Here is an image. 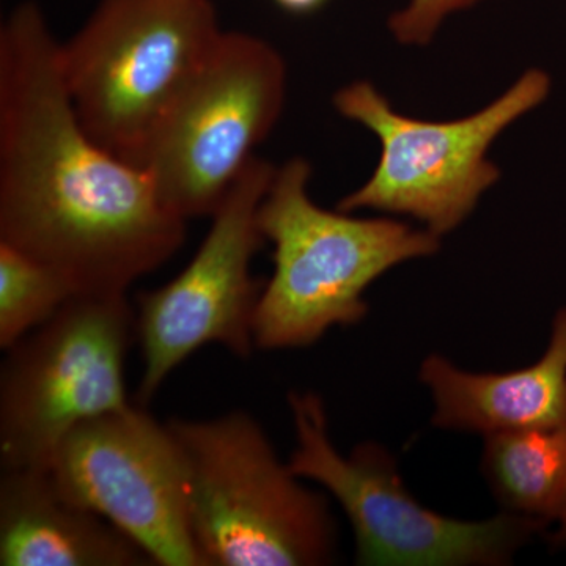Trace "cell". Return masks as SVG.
Wrapping results in <instances>:
<instances>
[{"instance_id":"7","label":"cell","mask_w":566,"mask_h":566,"mask_svg":"<svg viewBox=\"0 0 566 566\" xmlns=\"http://www.w3.org/2000/svg\"><path fill=\"white\" fill-rule=\"evenodd\" d=\"M137 337L126 294H77L7 349L0 370V464L39 468L84 420L133 405L125 363Z\"/></svg>"},{"instance_id":"13","label":"cell","mask_w":566,"mask_h":566,"mask_svg":"<svg viewBox=\"0 0 566 566\" xmlns=\"http://www.w3.org/2000/svg\"><path fill=\"white\" fill-rule=\"evenodd\" d=\"M482 472L501 512L556 527L566 517V424L485 436Z\"/></svg>"},{"instance_id":"4","label":"cell","mask_w":566,"mask_h":566,"mask_svg":"<svg viewBox=\"0 0 566 566\" xmlns=\"http://www.w3.org/2000/svg\"><path fill=\"white\" fill-rule=\"evenodd\" d=\"M222 35L210 0H99L84 28L61 43L63 77L85 132L140 167Z\"/></svg>"},{"instance_id":"12","label":"cell","mask_w":566,"mask_h":566,"mask_svg":"<svg viewBox=\"0 0 566 566\" xmlns=\"http://www.w3.org/2000/svg\"><path fill=\"white\" fill-rule=\"evenodd\" d=\"M419 378L434 401V427L490 436L566 424V307L553 319L545 354L510 374H471L441 354L424 357Z\"/></svg>"},{"instance_id":"10","label":"cell","mask_w":566,"mask_h":566,"mask_svg":"<svg viewBox=\"0 0 566 566\" xmlns=\"http://www.w3.org/2000/svg\"><path fill=\"white\" fill-rule=\"evenodd\" d=\"M43 468L63 494L122 528L156 565L203 566L189 526L180 449L145 406L76 424Z\"/></svg>"},{"instance_id":"6","label":"cell","mask_w":566,"mask_h":566,"mask_svg":"<svg viewBox=\"0 0 566 566\" xmlns=\"http://www.w3.org/2000/svg\"><path fill=\"white\" fill-rule=\"evenodd\" d=\"M549 88L545 71L528 70L490 106L452 122L406 117L370 82L342 88L335 109L375 133L382 150L370 180L337 210L411 216L438 238L453 232L501 177L486 156L495 137L545 102Z\"/></svg>"},{"instance_id":"1","label":"cell","mask_w":566,"mask_h":566,"mask_svg":"<svg viewBox=\"0 0 566 566\" xmlns=\"http://www.w3.org/2000/svg\"><path fill=\"white\" fill-rule=\"evenodd\" d=\"M140 167L104 150L74 109L61 43L35 3L0 31V241L61 271L80 294H126L186 241Z\"/></svg>"},{"instance_id":"17","label":"cell","mask_w":566,"mask_h":566,"mask_svg":"<svg viewBox=\"0 0 566 566\" xmlns=\"http://www.w3.org/2000/svg\"><path fill=\"white\" fill-rule=\"evenodd\" d=\"M554 545L566 549V517L560 524H557L556 531L553 532Z\"/></svg>"},{"instance_id":"11","label":"cell","mask_w":566,"mask_h":566,"mask_svg":"<svg viewBox=\"0 0 566 566\" xmlns=\"http://www.w3.org/2000/svg\"><path fill=\"white\" fill-rule=\"evenodd\" d=\"M0 565L151 566L150 554L106 517L71 501L46 468L2 469Z\"/></svg>"},{"instance_id":"14","label":"cell","mask_w":566,"mask_h":566,"mask_svg":"<svg viewBox=\"0 0 566 566\" xmlns=\"http://www.w3.org/2000/svg\"><path fill=\"white\" fill-rule=\"evenodd\" d=\"M77 294L61 271L0 241V348L50 322Z\"/></svg>"},{"instance_id":"5","label":"cell","mask_w":566,"mask_h":566,"mask_svg":"<svg viewBox=\"0 0 566 566\" xmlns=\"http://www.w3.org/2000/svg\"><path fill=\"white\" fill-rule=\"evenodd\" d=\"M296 446L290 468L318 483L344 509L360 566H504L545 528L501 512L485 521L439 515L409 493L386 447L363 442L348 457L335 449L326 406L314 392H292Z\"/></svg>"},{"instance_id":"3","label":"cell","mask_w":566,"mask_h":566,"mask_svg":"<svg viewBox=\"0 0 566 566\" xmlns=\"http://www.w3.org/2000/svg\"><path fill=\"white\" fill-rule=\"evenodd\" d=\"M180 449L203 566H322L337 551L329 502L282 463L249 412L167 422Z\"/></svg>"},{"instance_id":"16","label":"cell","mask_w":566,"mask_h":566,"mask_svg":"<svg viewBox=\"0 0 566 566\" xmlns=\"http://www.w3.org/2000/svg\"><path fill=\"white\" fill-rule=\"evenodd\" d=\"M282 10L293 14H308L322 9L327 0H274Z\"/></svg>"},{"instance_id":"9","label":"cell","mask_w":566,"mask_h":566,"mask_svg":"<svg viewBox=\"0 0 566 566\" xmlns=\"http://www.w3.org/2000/svg\"><path fill=\"white\" fill-rule=\"evenodd\" d=\"M275 167L255 158L211 216V229L188 266L166 285L137 297V338L144 370L137 405L153 400L167 376L205 345H221L240 359L255 348L253 322L263 283L251 274L266 243L259 208Z\"/></svg>"},{"instance_id":"8","label":"cell","mask_w":566,"mask_h":566,"mask_svg":"<svg viewBox=\"0 0 566 566\" xmlns=\"http://www.w3.org/2000/svg\"><path fill=\"white\" fill-rule=\"evenodd\" d=\"M286 66L268 41L223 32L145 151L159 199L188 221L214 214L281 118Z\"/></svg>"},{"instance_id":"2","label":"cell","mask_w":566,"mask_h":566,"mask_svg":"<svg viewBox=\"0 0 566 566\" xmlns=\"http://www.w3.org/2000/svg\"><path fill=\"white\" fill-rule=\"evenodd\" d=\"M311 175L303 158L275 169L259 208L260 230L274 244V274L253 322L255 346L266 352L305 348L331 327L363 322L376 279L441 248V238L395 219L323 210L308 197Z\"/></svg>"},{"instance_id":"15","label":"cell","mask_w":566,"mask_h":566,"mask_svg":"<svg viewBox=\"0 0 566 566\" xmlns=\"http://www.w3.org/2000/svg\"><path fill=\"white\" fill-rule=\"evenodd\" d=\"M479 2L482 0H409L405 9L390 17L389 29L398 43L423 46L433 40L447 17Z\"/></svg>"}]
</instances>
